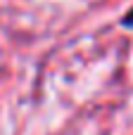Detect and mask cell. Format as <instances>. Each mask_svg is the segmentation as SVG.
Listing matches in <instances>:
<instances>
[{
    "mask_svg": "<svg viewBox=\"0 0 133 135\" xmlns=\"http://www.w3.org/2000/svg\"><path fill=\"white\" fill-rule=\"evenodd\" d=\"M121 26H124V28H131V31H133V7L126 12V14H124V17H121Z\"/></svg>",
    "mask_w": 133,
    "mask_h": 135,
    "instance_id": "1",
    "label": "cell"
}]
</instances>
